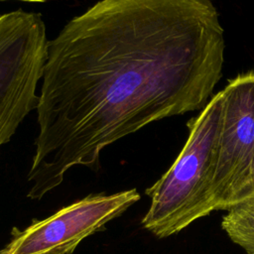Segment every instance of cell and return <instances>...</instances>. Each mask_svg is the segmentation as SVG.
<instances>
[{
  "mask_svg": "<svg viewBox=\"0 0 254 254\" xmlns=\"http://www.w3.org/2000/svg\"><path fill=\"white\" fill-rule=\"evenodd\" d=\"M2 1H9V0H0V2H2ZM16 1H22V2H27V3H39V4L47 2V0H16Z\"/></svg>",
  "mask_w": 254,
  "mask_h": 254,
  "instance_id": "cell-7",
  "label": "cell"
},
{
  "mask_svg": "<svg viewBox=\"0 0 254 254\" xmlns=\"http://www.w3.org/2000/svg\"><path fill=\"white\" fill-rule=\"evenodd\" d=\"M48 42L41 14L17 9L0 15V148L37 107Z\"/></svg>",
  "mask_w": 254,
  "mask_h": 254,
  "instance_id": "cell-3",
  "label": "cell"
},
{
  "mask_svg": "<svg viewBox=\"0 0 254 254\" xmlns=\"http://www.w3.org/2000/svg\"><path fill=\"white\" fill-rule=\"evenodd\" d=\"M221 226L234 243L254 254V195L229 208Z\"/></svg>",
  "mask_w": 254,
  "mask_h": 254,
  "instance_id": "cell-6",
  "label": "cell"
},
{
  "mask_svg": "<svg viewBox=\"0 0 254 254\" xmlns=\"http://www.w3.org/2000/svg\"><path fill=\"white\" fill-rule=\"evenodd\" d=\"M220 112L218 91L188 122V139L173 165L146 190L151 204L141 223L155 236L169 237L213 211L211 180Z\"/></svg>",
  "mask_w": 254,
  "mask_h": 254,
  "instance_id": "cell-2",
  "label": "cell"
},
{
  "mask_svg": "<svg viewBox=\"0 0 254 254\" xmlns=\"http://www.w3.org/2000/svg\"><path fill=\"white\" fill-rule=\"evenodd\" d=\"M140 199L136 189L89 194L26 228L14 227L0 254H71L86 237L100 231Z\"/></svg>",
  "mask_w": 254,
  "mask_h": 254,
  "instance_id": "cell-5",
  "label": "cell"
},
{
  "mask_svg": "<svg viewBox=\"0 0 254 254\" xmlns=\"http://www.w3.org/2000/svg\"><path fill=\"white\" fill-rule=\"evenodd\" d=\"M220 91L211 197L213 210H228L254 195V71L238 74Z\"/></svg>",
  "mask_w": 254,
  "mask_h": 254,
  "instance_id": "cell-4",
  "label": "cell"
},
{
  "mask_svg": "<svg viewBox=\"0 0 254 254\" xmlns=\"http://www.w3.org/2000/svg\"><path fill=\"white\" fill-rule=\"evenodd\" d=\"M212 0H99L48 42L28 197L156 121L202 110L224 64Z\"/></svg>",
  "mask_w": 254,
  "mask_h": 254,
  "instance_id": "cell-1",
  "label": "cell"
}]
</instances>
